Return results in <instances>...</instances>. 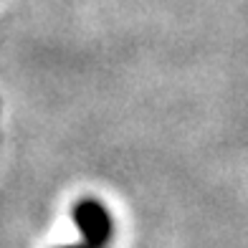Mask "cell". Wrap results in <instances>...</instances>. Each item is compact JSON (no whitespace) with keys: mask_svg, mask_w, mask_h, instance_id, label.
<instances>
[{"mask_svg":"<svg viewBox=\"0 0 248 248\" xmlns=\"http://www.w3.org/2000/svg\"><path fill=\"white\" fill-rule=\"evenodd\" d=\"M59 248H96V246H92V243L81 241V243H69V246H59Z\"/></svg>","mask_w":248,"mask_h":248,"instance_id":"obj_2","label":"cell"},{"mask_svg":"<svg viewBox=\"0 0 248 248\" xmlns=\"http://www.w3.org/2000/svg\"><path fill=\"white\" fill-rule=\"evenodd\" d=\"M71 220L86 243L96 248L109 246L111 233H114V220L99 198H78L71 205Z\"/></svg>","mask_w":248,"mask_h":248,"instance_id":"obj_1","label":"cell"}]
</instances>
